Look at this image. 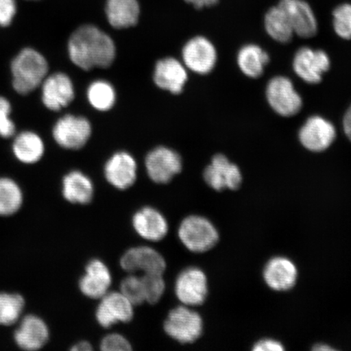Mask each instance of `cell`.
<instances>
[{
  "label": "cell",
  "mask_w": 351,
  "mask_h": 351,
  "mask_svg": "<svg viewBox=\"0 0 351 351\" xmlns=\"http://www.w3.org/2000/svg\"><path fill=\"white\" fill-rule=\"evenodd\" d=\"M72 350L74 351H88L92 350V346L89 342L86 341H82L78 342L76 345H74L71 348Z\"/></svg>",
  "instance_id": "ab89813d"
},
{
  "label": "cell",
  "mask_w": 351,
  "mask_h": 351,
  "mask_svg": "<svg viewBox=\"0 0 351 351\" xmlns=\"http://www.w3.org/2000/svg\"><path fill=\"white\" fill-rule=\"evenodd\" d=\"M191 3L197 10H203L204 8H210L216 5L219 0H185Z\"/></svg>",
  "instance_id": "f35d334b"
},
{
  "label": "cell",
  "mask_w": 351,
  "mask_h": 351,
  "mask_svg": "<svg viewBox=\"0 0 351 351\" xmlns=\"http://www.w3.org/2000/svg\"><path fill=\"white\" fill-rule=\"evenodd\" d=\"M100 348L103 351H129L132 350L130 341L119 333H111L101 341Z\"/></svg>",
  "instance_id": "e575fe53"
},
{
  "label": "cell",
  "mask_w": 351,
  "mask_h": 351,
  "mask_svg": "<svg viewBox=\"0 0 351 351\" xmlns=\"http://www.w3.org/2000/svg\"><path fill=\"white\" fill-rule=\"evenodd\" d=\"M330 68V57L326 51L322 49L302 47L293 56V72L307 84H319Z\"/></svg>",
  "instance_id": "8992f818"
},
{
  "label": "cell",
  "mask_w": 351,
  "mask_h": 351,
  "mask_svg": "<svg viewBox=\"0 0 351 351\" xmlns=\"http://www.w3.org/2000/svg\"><path fill=\"white\" fill-rule=\"evenodd\" d=\"M263 279L267 287L275 291H287L295 287L298 279L297 267L287 257L271 258L263 269Z\"/></svg>",
  "instance_id": "44dd1931"
},
{
  "label": "cell",
  "mask_w": 351,
  "mask_h": 351,
  "mask_svg": "<svg viewBox=\"0 0 351 351\" xmlns=\"http://www.w3.org/2000/svg\"><path fill=\"white\" fill-rule=\"evenodd\" d=\"M178 237L189 251L195 253L210 251L219 241L217 228L208 219L197 215L183 219L178 228Z\"/></svg>",
  "instance_id": "3957f363"
},
{
  "label": "cell",
  "mask_w": 351,
  "mask_h": 351,
  "mask_svg": "<svg viewBox=\"0 0 351 351\" xmlns=\"http://www.w3.org/2000/svg\"><path fill=\"white\" fill-rule=\"evenodd\" d=\"M95 318L100 326L111 328L117 323H128L134 318V305L121 292H108L100 298Z\"/></svg>",
  "instance_id": "7c38bea8"
},
{
  "label": "cell",
  "mask_w": 351,
  "mask_h": 351,
  "mask_svg": "<svg viewBox=\"0 0 351 351\" xmlns=\"http://www.w3.org/2000/svg\"><path fill=\"white\" fill-rule=\"evenodd\" d=\"M12 104L6 97L0 95V137L12 138L16 134L15 122L12 120Z\"/></svg>",
  "instance_id": "836d02e7"
},
{
  "label": "cell",
  "mask_w": 351,
  "mask_h": 351,
  "mask_svg": "<svg viewBox=\"0 0 351 351\" xmlns=\"http://www.w3.org/2000/svg\"><path fill=\"white\" fill-rule=\"evenodd\" d=\"M23 192L14 180L0 177V217H10L21 209Z\"/></svg>",
  "instance_id": "83f0119b"
},
{
  "label": "cell",
  "mask_w": 351,
  "mask_h": 351,
  "mask_svg": "<svg viewBox=\"0 0 351 351\" xmlns=\"http://www.w3.org/2000/svg\"><path fill=\"white\" fill-rule=\"evenodd\" d=\"M137 163L130 154H114L104 167V175L109 184L118 190L130 188L137 180Z\"/></svg>",
  "instance_id": "e0dca14e"
},
{
  "label": "cell",
  "mask_w": 351,
  "mask_h": 351,
  "mask_svg": "<svg viewBox=\"0 0 351 351\" xmlns=\"http://www.w3.org/2000/svg\"><path fill=\"white\" fill-rule=\"evenodd\" d=\"M49 337V329L44 320L29 315L21 320L15 332L14 340L21 349L33 351L43 348Z\"/></svg>",
  "instance_id": "ffe728a7"
},
{
  "label": "cell",
  "mask_w": 351,
  "mask_h": 351,
  "mask_svg": "<svg viewBox=\"0 0 351 351\" xmlns=\"http://www.w3.org/2000/svg\"><path fill=\"white\" fill-rule=\"evenodd\" d=\"M164 329L171 339L180 343H193L202 336L204 322L199 313L187 306L182 305L169 311Z\"/></svg>",
  "instance_id": "5b68a950"
},
{
  "label": "cell",
  "mask_w": 351,
  "mask_h": 351,
  "mask_svg": "<svg viewBox=\"0 0 351 351\" xmlns=\"http://www.w3.org/2000/svg\"><path fill=\"white\" fill-rule=\"evenodd\" d=\"M91 132L90 123L86 118L68 114L56 122L52 135L60 147L79 150L90 139Z\"/></svg>",
  "instance_id": "ba28073f"
},
{
  "label": "cell",
  "mask_w": 351,
  "mask_h": 351,
  "mask_svg": "<svg viewBox=\"0 0 351 351\" xmlns=\"http://www.w3.org/2000/svg\"><path fill=\"white\" fill-rule=\"evenodd\" d=\"M87 98L92 107L99 111L106 112L115 104L116 92L108 82L95 81L88 88Z\"/></svg>",
  "instance_id": "f1b7e54d"
},
{
  "label": "cell",
  "mask_w": 351,
  "mask_h": 351,
  "mask_svg": "<svg viewBox=\"0 0 351 351\" xmlns=\"http://www.w3.org/2000/svg\"><path fill=\"white\" fill-rule=\"evenodd\" d=\"M62 195L71 204H90L94 196L93 182L80 171H72L63 178Z\"/></svg>",
  "instance_id": "d4e9b609"
},
{
  "label": "cell",
  "mask_w": 351,
  "mask_h": 351,
  "mask_svg": "<svg viewBox=\"0 0 351 351\" xmlns=\"http://www.w3.org/2000/svg\"><path fill=\"white\" fill-rule=\"evenodd\" d=\"M40 88L44 106L53 112H59L68 107L75 95L71 79L64 73L47 75Z\"/></svg>",
  "instance_id": "5bb4252c"
},
{
  "label": "cell",
  "mask_w": 351,
  "mask_h": 351,
  "mask_svg": "<svg viewBox=\"0 0 351 351\" xmlns=\"http://www.w3.org/2000/svg\"><path fill=\"white\" fill-rule=\"evenodd\" d=\"M47 59L36 49L25 47L11 61L12 86L17 94L28 95L40 87L48 75Z\"/></svg>",
  "instance_id": "7a4b0ae2"
},
{
  "label": "cell",
  "mask_w": 351,
  "mask_h": 351,
  "mask_svg": "<svg viewBox=\"0 0 351 351\" xmlns=\"http://www.w3.org/2000/svg\"><path fill=\"white\" fill-rule=\"evenodd\" d=\"M70 60L83 70L106 69L116 57L112 39L95 25H82L74 32L68 43Z\"/></svg>",
  "instance_id": "6da1fadb"
},
{
  "label": "cell",
  "mask_w": 351,
  "mask_h": 351,
  "mask_svg": "<svg viewBox=\"0 0 351 351\" xmlns=\"http://www.w3.org/2000/svg\"><path fill=\"white\" fill-rule=\"evenodd\" d=\"M175 293L182 305L197 306L203 304L208 295L207 276L199 267H187L176 280Z\"/></svg>",
  "instance_id": "9c48e42d"
},
{
  "label": "cell",
  "mask_w": 351,
  "mask_h": 351,
  "mask_svg": "<svg viewBox=\"0 0 351 351\" xmlns=\"http://www.w3.org/2000/svg\"><path fill=\"white\" fill-rule=\"evenodd\" d=\"M105 12L113 28L126 29L138 23L140 6L138 0H107Z\"/></svg>",
  "instance_id": "484cf974"
},
{
  "label": "cell",
  "mask_w": 351,
  "mask_h": 351,
  "mask_svg": "<svg viewBox=\"0 0 351 351\" xmlns=\"http://www.w3.org/2000/svg\"><path fill=\"white\" fill-rule=\"evenodd\" d=\"M132 225L141 238L151 241L164 239L169 232V223L164 215L152 207L138 210L132 218Z\"/></svg>",
  "instance_id": "d6986e66"
},
{
  "label": "cell",
  "mask_w": 351,
  "mask_h": 351,
  "mask_svg": "<svg viewBox=\"0 0 351 351\" xmlns=\"http://www.w3.org/2000/svg\"><path fill=\"white\" fill-rule=\"evenodd\" d=\"M314 350L317 351H331V350H335V349H333L332 346H328L327 344L324 343H319L317 344L314 346L313 348Z\"/></svg>",
  "instance_id": "60d3db41"
},
{
  "label": "cell",
  "mask_w": 351,
  "mask_h": 351,
  "mask_svg": "<svg viewBox=\"0 0 351 351\" xmlns=\"http://www.w3.org/2000/svg\"><path fill=\"white\" fill-rule=\"evenodd\" d=\"M143 285L145 302L156 304L163 297L165 291V282L163 274H151L141 276Z\"/></svg>",
  "instance_id": "4dcf8cb0"
},
{
  "label": "cell",
  "mask_w": 351,
  "mask_h": 351,
  "mask_svg": "<svg viewBox=\"0 0 351 351\" xmlns=\"http://www.w3.org/2000/svg\"><path fill=\"white\" fill-rule=\"evenodd\" d=\"M267 104L273 111L283 117H292L301 112L304 100L289 77H271L265 90Z\"/></svg>",
  "instance_id": "277c9868"
},
{
  "label": "cell",
  "mask_w": 351,
  "mask_h": 351,
  "mask_svg": "<svg viewBox=\"0 0 351 351\" xmlns=\"http://www.w3.org/2000/svg\"><path fill=\"white\" fill-rule=\"evenodd\" d=\"M184 63L192 72L205 75L216 67L217 51L207 38L197 36L188 41L183 48Z\"/></svg>",
  "instance_id": "4fadbf2b"
},
{
  "label": "cell",
  "mask_w": 351,
  "mask_h": 351,
  "mask_svg": "<svg viewBox=\"0 0 351 351\" xmlns=\"http://www.w3.org/2000/svg\"><path fill=\"white\" fill-rule=\"evenodd\" d=\"M187 79L186 70L178 60L168 57L158 61L154 72V82L160 89L178 95L182 93Z\"/></svg>",
  "instance_id": "7402d4cb"
},
{
  "label": "cell",
  "mask_w": 351,
  "mask_h": 351,
  "mask_svg": "<svg viewBox=\"0 0 351 351\" xmlns=\"http://www.w3.org/2000/svg\"><path fill=\"white\" fill-rule=\"evenodd\" d=\"M278 5L287 15L295 35L302 38H311L317 34V16L305 0H280Z\"/></svg>",
  "instance_id": "2e32d148"
},
{
  "label": "cell",
  "mask_w": 351,
  "mask_h": 351,
  "mask_svg": "<svg viewBox=\"0 0 351 351\" xmlns=\"http://www.w3.org/2000/svg\"><path fill=\"white\" fill-rule=\"evenodd\" d=\"M206 183L217 191L238 190L243 182V174L239 166L232 163L223 154H217L204 172Z\"/></svg>",
  "instance_id": "8fae6325"
},
{
  "label": "cell",
  "mask_w": 351,
  "mask_h": 351,
  "mask_svg": "<svg viewBox=\"0 0 351 351\" xmlns=\"http://www.w3.org/2000/svg\"><path fill=\"white\" fill-rule=\"evenodd\" d=\"M254 351H282L284 346L280 341L274 339H263L256 342L253 346Z\"/></svg>",
  "instance_id": "8d00e7d4"
},
{
  "label": "cell",
  "mask_w": 351,
  "mask_h": 351,
  "mask_svg": "<svg viewBox=\"0 0 351 351\" xmlns=\"http://www.w3.org/2000/svg\"><path fill=\"white\" fill-rule=\"evenodd\" d=\"M263 25L267 35L279 43L291 42L295 36L287 15L279 5L271 7L265 13Z\"/></svg>",
  "instance_id": "4316f807"
},
{
  "label": "cell",
  "mask_w": 351,
  "mask_h": 351,
  "mask_svg": "<svg viewBox=\"0 0 351 351\" xmlns=\"http://www.w3.org/2000/svg\"><path fill=\"white\" fill-rule=\"evenodd\" d=\"M342 128H343L346 138L351 143V104L346 110L343 119H342Z\"/></svg>",
  "instance_id": "74e56055"
},
{
  "label": "cell",
  "mask_w": 351,
  "mask_h": 351,
  "mask_svg": "<svg viewBox=\"0 0 351 351\" xmlns=\"http://www.w3.org/2000/svg\"><path fill=\"white\" fill-rule=\"evenodd\" d=\"M332 27L335 34L345 40H351V4L343 3L332 12Z\"/></svg>",
  "instance_id": "1f68e13d"
},
{
  "label": "cell",
  "mask_w": 351,
  "mask_h": 351,
  "mask_svg": "<svg viewBox=\"0 0 351 351\" xmlns=\"http://www.w3.org/2000/svg\"><path fill=\"white\" fill-rule=\"evenodd\" d=\"M24 307V298L19 293H0V324L10 326L19 322Z\"/></svg>",
  "instance_id": "f546056e"
},
{
  "label": "cell",
  "mask_w": 351,
  "mask_h": 351,
  "mask_svg": "<svg viewBox=\"0 0 351 351\" xmlns=\"http://www.w3.org/2000/svg\"><path fill=\"white\" fill-rule=\"evenodd\" d=\"M145 165L149 178L158 184L169 183L182 169L179 154L165 147H156L149 152Z\"/></svg>",
  "instance_id": "30bf717a"
},
{
  "label": "cell",
  "mask_w": 351,
  "mask_h": 351,
  "mask_svg": "<svg viewBox=\"0 0 351 351\" xmlns=\"http://www.w3.org/2000/svg\"><path fill=\"white\" fill-rule=\"evenodd\" d=\"M112 282L108 266L102 261L95 258L87 263L85 274L79 280V288L87 298L100 300L108 292Z\"/></svg>",
  "instance_id": "ac0fdd59"
},
{
  "label": "cell",
  "mask_w": 351,
  "mask_h": 351,
  "mask_svg": "<svg viewBox=\"0 0 351 351\" xmlns=\"http://www.w3.org/2000/svg\"><path fill=\"white\" fill-rule=\"evenodd\" d=\"M12 152L17 160L25 165L40 161L45 153V144L37 133L24 130L13 136Z\"/></svg>",
  "instance_id": "603a6c76"
},
{
  "label": "cell",
  "mask_w": 351,
  "mask_h": 351,
  "mask_svg": "<svg viewBox=\"0 0 351 351\" xmlns=\"http://www.w3.org/2000/svg\"><path fill=\"white\" fill-rule=\"evenodd\" d=\"M121 293L132 302L134 306H138L145 302L143 285L141 276L130 275L122 280Z\"/></svg>",
  "instance_id": "d6a6232c"
},
{
  "label": "cell",
  "mask_w": 351,
  "mask_h": 351,
  "mask_svg": "<svg viewBox=\"0 0 351 351\" xmlns=\"http://www.w3.org/2000/svg\"><path fill=\"white\" fill-rule=\"evenodd\" d=\"M337 138L335 125L326 117L314 115L307 118L298 130V140L306 150L322 153L330 148Z\"/></svg>",
  "instance_id": "52a82bcc"
},
{
  "label": "cell",
  "mask_w": 351,
  "mask_h": 351,
  "mask_svg": "<svg viewBox=\"0 0 351 351\" xmlns=\"http://www.w3.org/2000/svg\"><path fill=\"white\" fill-rule=\"evenodd\" d=\"M121 267L130 274H163L166 269L165 258L156 250L149 247L130 248L121 258Z\"/></svg>",
  "instance_id": "9a60e30c"
},
{
  "label": "cell",
  "mask_w": 351,
  "mask_h": 351,
  "mask_svg": "<svg viewBox=\"0 0 351 351\" xmlns=\"http://www.w3.org/2000/svg\"><path fill=\"white\" fill-rule=\"evenodd\" d=\"M270 56L257 44L250 43L241 47L237 55V64L245 77L260 78L270 62Z\"/></svg>",
  "instance_id": "cb8c5ba5"
},
{
  "label": "cell",
  "mask_w": 351,
  "mask_h": 351,
  "mask_svg": "<svg viewBox=\"0 0 351 351\" xmlns=\"http://www.w3.org/2000/svg\"><path fill=\"white\" fill-rule=\"evenodd\" d=\"M16 0H0V26L8 27L16 14Z\"/></svg>",
  "instance_id": "d590c367"
}]
</instances>
